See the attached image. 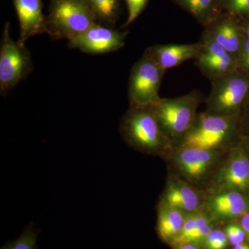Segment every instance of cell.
Instances as JSON below:
<instances>
[{"instance_id": "6da1fadb", "label": "cell", "mask_w": 249, "mask_h": 249, "mask_svg": "<svg viewBox=\"0 0 249 249\" xmlns=\"http://www.w3.org/2000/svg\"><path fill=\"white\" fill-rule=\"evenodd\" d=\"M119 132L127 145L145 155L166 156L173 147L152 106L130 105L121 119Z\"/></svg>"}, {"instance_id": "7a4b0ae2", "label": "cell", "mask_w": 249, "mask_h": 249, "mask_svg": "<svg viewBox=\"0 0 249 249\" xmlns=\"http://www.w3.org/2000/svg\"><path fill=\"white\" fill-rule=\"evenodd\" d=\"M244 136L240 116L198 114L194 124L173 147H193L229 152Z\"/></svg>"}, {"instance_id": "3957f363", "label": "cell", "mask_w": 249, "mask_h": 249, "mask_svg": "<svg viewBox=\"0 0 249 249\" xmlns=\"http://www.w3.org/2000/svg\"><path fill=\"white\" fill-rule=\"evenodd\" d=\"M202 99L201 93L193 90L179 97L161 98L152 106L162 130L173 145L191 129Z\"/></svg>"}, {"instance_id": "277c9868", "label": "cell", "mask_w": 249, "mask_h": 249, "mask_svg": "<svg viewBox=\"0 0 249 249\" xmlns=\"http://www.w3.org/2000/svg\"><path fill=\"white\" fill-rule=\"evenodd\" d=\"M96 23L85 0H50L47 34L53 38L71 40Z\"/></svg>"}, {"instance_id": "5b68a950", "label": "cell", "mask_w": 249, "mask_h": 249, "mask_svg": "<svg viewBox=\"0 0 249 249\" xmlns=\"http://www.w3.org/2000/svg\"><path fill=\"white\" fill-rule=\"evenodd\" d=\"M211 82L206 112L218 116H240L249 96V76L236 70Z\"/></svg>"}, {"instance_id": "8992f818", "label": "cell", "mask_w": 249, "mask_h": 249, "mask_svg": "<svg viewBox=\"0 0 249 249\" xmlns=\"http://www.w3.org/2000/svg\"><path fill=\"white\" fill-rule=\"evenodd\" d=\"M228 152L193 147H173L166 155L178 176L192 186L208 183Z\"/></svg>"}, {"instance_id": "52a82bcc", "label": "cell", "mask_w": 249, "mask_h": 249, "mask_svg": "<svg viewBox=\"0 0 249 249\" xmlns=\"http://www.w3.org/2000/svg\"><path fill=\"white\" fill-rule=\"evenodd\" d=\"M9 30L10 23L6 22L0 43V93L2 96L34 70L30 52L25 45L11 38Z\"/></svg>"}, {"instance_id": "ba28073f", "label": "cell", "mask_w": 249, "mask_h": 249, "mask_svg": "<svg viewBox=\"0 0 249 249\" xmlns=\"http://www.w3.org/2000/svg\"><path fill=\"white\" fill-rule=\"evenodd\" d=\"M165 71L145 51L142 58L134 64L128 84L130 105L152 106L160 101V89Z\"/></svg>"}, {"instance_id": "9c48e42d", "label": "cell", "mask_w": 249, "mask_h": 249, "mask_svg": "<svg viewBox=\"0 0 249 249\" xmlns=\"http://www.w3.org/2000/svg\"><path fill=\"white\" fill-rule=\"evenodd\" d=\"M226 191L249 193V157L240 143L227 152L208 183L207 194Z\"/></svg>"}, {"instance_id": "30bf717a", "label": "cell", "mask_w": 249, "mask_h": 249, "mask_svg": "<svg viewBox=\"0 0 249 249\" xmlns=\"http://www.w3.org/2000/svg\"><path fill=\"white\" fill-rule=\"evenodd\" d=\"M127 35V31L115 30L97 22L69 41L68 46L70 48L93 55L112 53L124 47Z\"/></svg>"}, {"instance_id": "8fae6325", "label": "cell", "mask_w": 249, "mask_h": 249, "mask_svg": "<svg viewBox=\"0 0 249 249\" xmlns=\"http://www.w3.org/2000/svg\"><path fill=\"white\" fill-rule=\"evenodd\" d=\"M201 50L195 65L210 81L237 70L235 59L209 36L202 34Z\"/></svg>"}, {"instance_id": "7c38bea8", "label": "cell", "mask_w": 249, "mask_h": 249, "mask_svg": "<svg viewBox=\"0 0 249 249\" xmlns=\"http://www.w3.org/2000/svg\"><path fill=\"white\" fill-rule=\"evenodd\" d=\"M204 209L214 222H231L249 212V194L237 191L207 194Z\"/></svg>"}, {"instance_id": "4fadbf2b", "label": "cell", "mask_w": 249, "mask_h": 249, "mask_svg": "<svg viewBox=\"0 0 249 249\" xmlns=\"http://www.w3.org/2000/svg\"><path fill=\"white\" fill-rule=\"evenodd\" d=\"M205 197L189 183L178 175H170L165 185L160 204L190 214L204 207Z\"/></svg>"}, {"instance_id": "5bb4252c", "label": "cell", "mask_w": 249, "mask_h": 249, "mask_svg": "<svg viewBox=\"0 0 249 249\" xmlns=\"http://www.w3.org/2000/svg\"><path fill=\"white\" fill-rule=\"evenodd\" d=\"M203 34L222 46L235 60L246 36L237 17L227 12L205 27Z\"/></svg>"}, {"instance_id": "9a60e30c", "label": "cell", "mask_w": 249, "mask_h": 249, "mask_svg": "<svg viewBox=\"0 0 249 249\" xmlns=\"http://www.w3.org/2000/svg\"><path fill=\"white\" fill-rule=\"evenodd\" d=\"M19 24L18 42L25 45L31 37L47 34V17L43 14L42 0H12Z\"/></svg>"}, {"instance_id": "2e32d148", "label": "cell", "mask_w": 249, "mask_h": 249, "mask_svg": "<svg viewBox=\"0 0 249 249\" xmlns=\"http://www.w3.org/2000/svg\"><path fill=\"white\" fill-rule=\"evenodd\" d=\"M201 50L199 42L193 44L156 45L145 49L164 71L181 65L189 60H196Z\"/></svg>"}, {"instance_id": "e0dca14e", "label": "cell", "mask_w": 249, "mask_h": 249, "mask_svg": "<svg viewBox=\"0 0 249 249\" xmlns=\"http://www.w3.org/2000/svg\"><path fill=\"white\" fill-rule=\"evenodd\" d=\"M157 212V233L160 240L171 245L182 230L188 214L175 208L160 204Z\"/></svg>"}, {"instance_id": "ac0fdd59", "label": "cell", "mask_w": 249, "mask_h": 249, "mask_svg": "<svg viewBox=\"0 0 249 249\" xmlns=\"http://www.w3.org/2000/svg\"><path fill=\"white\" fill-rule=\"evenodd\" d=\"M204 28L214 22L224 11L222 0H173Z\"/></svg>"}, {"instance_id": "d6986e66", "label": "cell", "mask_w": 249, "mask_h": 249, "mask_svg": "<svg viewBox=\"0 0 249 249\" xmlns=\"http://www.w3.org/2000/svg\"><path fill=\"white\" fill-rule=\"evenodd\" d=\"M97 21L106 24H115L121 10V0H85Z\"/></svg>"}, {"instance_id": "ffe728a7", "label": "cell", "mask_w": 249, "mask_h": 249, "mask_svg": "<svg viewBox=\"0 0 249 249\" xmlns=\"http://www.w3.org/2000/svg\"><path fill=\"white\" fill-rule=\"evenodd\" d=\"M39 232L31 223L24 228L22 234L16 240L9 241L1 249H38L37 236Z\"/></svg>"}, {"instance_id": "44dd1931", "label": "cell", "mask_w": 249, "mask_h": 249, "mask_svg": "<svg viewBox=\"0 0 249 249\" xmlns=\"http://www.w3.org/2000/svg\"><path fill=\"white\" fill-rule=\"evenodd\" d=\"M229 244L224 231L213 228L206 237L201 249H225Z\"/></svg>"}, {"instance_id": "7402d4cb", "label": "cell", "mask_w": 249, "mask_h": 249, "mask_svg": "<svg viewBox=\"0 0 249 249\" xmlns=\"http://www.w3.org/2000/svg\"><path fill=\"white\" fill-rule=\"evenodd\" d=\"M237 70L249 76V38L245 36L236 58Z\"/></svg>"}, {"instance_id": "603a6c76", "label": "cell", "mask_w": 249, "mask_h": 249, "mask_svg": "<svg viewBox=\"0 0 249 249\" xmlns=\"http://www.w3.org/2000/svg\"><path fill=\"white\" fill-rule=\"evenodd\" d=\"M224 231L227 235L229 244L236 246L243 243L246 239L245 231L241 225L229 224L224 227Z\"/></svg>"}, {"instance_id": "cb8c5ba5", "label": "cell", "mask_w": 249, "mask_h": 249, "mask_svg": "<svg viewBox=\"0 0 249 249\" xmlns=\"http://www.w3.org/2000/svg\"><path fill=\"white\" fill-rule=\"evenodd\" d=\"M128 10V17L123 27H127L140 16L148 0H125Z\"/></svg>"}, {"instance_id": "d4e9b609", "label": "cell", "mask_w": 249, "mask_h": 249, "mask_svg": "<svg viewBox=\"0 0 249 249\" xmlns=\"http://www.w3.org/2000/svg\"><path fill=\"white\" fill-rule=\"evenodd\" d=\"M224 11L229 14L235 16L236 17L249 16V0H245L241 2L237 3L228 6L224 8Z\"/></svg>"}, {"instance_id": "484cf974", "label": "cell", "mask_w": 249, "mask_h": 249, "mask_svg": "<svg viewBox=\"0 0 249 249\" xmlns=\"http://www.w3.org/2000/svg\"><path fill=\"white\" fill-rule=\"evenodd\" d=\"M240 117L244 134L249 136V96L244 106Z\"/></svg>"}, {"instance_id": "4316f807", "label": "cell", "mask_w": 249, "mask_h": 249, "mask_svg": "<svg viewBox=\"0 0 249 249\" xmlns=\"http://www.w3.org/2000/svg\"><path fill=\"white\" fill-rule=\"evenodd\" d=\"M240 225L245 231L246 239L249 243V211L240 218Z\"/></svg>"}, {"instance_id": "83f0119b", "label": "cell", "mask_w": 249, "mask_h": 249, "mask_svg": "<svg viewBox=\"0 0 249 249\" xmlns=\"http://www.w3.org/2000/svg\"><path fill=\"white\" fill-rule=\"evenodd\" d=\"M173 247L174 249H201L199 246L192 243L182 244Z\"/></svg>"}, {"instance_id": "f1b7e54d", "label": "cell", "mask_w": 249, "mask_h": 249, "mask_svg": "<svg viewBox=\"0 0 249 249\" xmlns=\"http://www.w3.org/2000/svg\"><path fill=\"white\" fill-rule=\"evenodd\" d=\"M240 144L244 147L249 157V136L244 134L242 140H241Z\"/></svg>"}, {"instance_id": "f546056e", "label": "cell", "mask_w": 249, "mask_h": 249, "mask_svg": "<svg viewBox=\"0 0 249 249\" xmlns=\"http://www.w3.org/2000/svg\"><path fill=\"white\" fill-rule=\"evenodd\" d=\"M241 23H242V29H243L245 36L249 38V15L246 16L245 19Z\"/></svg>"}, {"instance_id": "4dcf8cb0", "label": "cell", "mask_w": 249, "mask_h": 249, "mask_svg": "<svg viewBox=\"0 0 249 249\" xmlns=\"http://www.w3.org/2000/svg\"><path fill=\"white\" fill-rule=\"evenodd\" d=\"M223 8L227 7L230 5L237 4V3L241 2V1H245V0H222Z\"/></svg>"}, {"instance_id": "1f68e13d", "label": "cell", "mask_w": 249, "mask_h": 249, "mask_svg": "<svg viewBox=\"0 0 249 249\" xmlns=\"http://www.w3.org/2000/svg\"><path fill=\"white\" fill-rule=\"evenodd\" d=\"M233 249H249V244L241 243L240 245L234 246Z\"/></svg>"}]
</instances>
